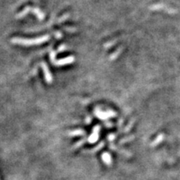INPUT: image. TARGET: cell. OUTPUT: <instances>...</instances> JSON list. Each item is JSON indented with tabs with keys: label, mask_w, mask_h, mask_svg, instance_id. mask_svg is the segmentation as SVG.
<instances>
[{
	"label": "cell",
	"mask_w": 180,
	"mask_h": 180,
	"mask_svg": "<svg viewBox=\"0 0 180 180\" xmlns=\"http://www.w3.org/2000/svg\"><path fill=\"white\" fill-rule=\"evenodd\" d=\"M47 39H49V36H44L42 39H30L29 40H24V41H19V43L23 44H41L44 42L47 41Z\"/></svg>",
	"instance_id": "1"
}]
</instances>
